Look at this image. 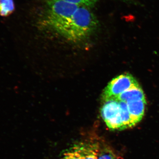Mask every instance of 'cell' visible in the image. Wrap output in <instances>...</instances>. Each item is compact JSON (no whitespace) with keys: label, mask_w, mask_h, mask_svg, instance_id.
Wrapping results in <instances>:
<instances>
[{"label":"cell","mask_w":159,"mask_h":159,"mask_svg":"<svg viewBox=\"0 0 159 159\" xmlns=\"http://www.w3.org/2000/svg\"><path fill=\"white\" fill-rule=\"evenodd\" d=\"M97 25V18L88 7L80 6L74 14L63 20L53 31L68 40L76 43L87 39Z\"/></svg>","instance_id":"1"},{"label":"cell","mask_w":159,"mask_h":159,"mask_svg":"<svg viewBox=\"0 0 159 159\" xmlns=\"http://www.w3.org/2000/svg\"><path fill=\"white\" fill-rule=\"evenodd\" d=\"M137 85H139V84L130 74L119 75L113 79L104 90L102 95V100L104 102L111 99L117 100L122 93Z\"/></svg>","instance_id":"2"},{"label":"cell","mask_w":159,"mask_h":159,"mask_svg":"<svg viewBox=\"0 0 159 159\" xmlns=\"http://www.w3.org/2000/svg\"><path fill=\"white\" fill-rule=\"evenodd\" d=\"M101 115L111 130L125 129L122 122V109L119 100L111 99L105 101L101 108Z\"/></svg>","instance_id":"3"},{"label":"cell","mask_w":159,"mask_h":159,"mask_svg":"<svg viewBox=\"0 0 159 159\" xmlns=\"http://www.w3.org/2000/svg\"><path fill=\"white\" fill-rule=\"evenodd\" d=\"M134 126L142 120L145 114L146 99L133 100L126 102Z\"/></svg>","instance_id":"4"},{"label":"cell","mask_w":159,"mask_h":159,"mask_svg":"<svg viewBox=\"0 0 159 159\" xmlns=\"http://www.w3.org/2000/svg\"><path fill=\"white\" fill-rule=\"evenodd\" d=\"M83 159H98L100 141L92 139L87 142H82Z\"/></svg>","instance_id":"5"},{"label":"cell","mask_w":159,"mask_h":159,"mask_svg":"<svg viewBox=\"0 0 159 159\" xmlns=\"http://www.w3.org/2000/svg\"><path fill=\"white\" fill-rule=\"evenodd\" d=\"M140 99H145V97L144 92L139 84L134 86L122 93L118 97L117 100L127 102L133 100Z\"/></svg>","instance_id":"6"},{"label":"cell","mask_w":159,"mask_h":159,"mask_svg":"<svg viewBox=\"0 0 159 159\" xmlns=\"http://www.w3.org/2000/svg\"><path fill=\"white\" fill-rule=\"evenodd\" d=\"M61 159H83L82 142L74 145L66 152Z\"/></svg>","instance_id":"7"},{"label":"cell","mask_w":159,"mask_h":159,"mask_svg":"<svg viewBox=\"0 0 159 159\" xmlns=\"http://www.w3.org/2000/svg\"><path fill=\"white\" fill-rule=\"evenodd\" d=\"M98 159H118L117 155L109 145L100 141Z\"/></svg>","instance_id":"8"},{"label":"cell","mask_w":159,"mask_h":159,"mask_svg":"<svg viewBox=\"0 0 159 159\" xmlns=\"http://www.w3.org/2000/svg\"><path fill=\"white\" fill-rule=\"evenodd\" d=\"M13 0H0V16H7L14 11Z\"/></svg>","instance_id":"9"},{"label":"cell","mask_w":159,"mask_h":159,"mask_svg":"<svg viewBox=\"0 0 159 159\" xmlns=\"http://www.w3.org/2000/svg\"><path fill=\"white\" fill-rule=\"evenodd\" d=\"M69 3L79 6L89 7L96 4L99 0H64Z\"/></svg>","instance_id":"10"}]
</instances>
